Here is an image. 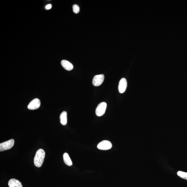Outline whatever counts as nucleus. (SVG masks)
<instances>
[{"label": "nucleus", "instance_id": "1", "mask_svg": "<svg viewBox=\"0 0 187 187\" xmlns=\"http://www.w3.org/2000/svg\"><path fill=\"white\" fill-rule=\"evenodd\" d=\"M45 152L43 149H38L36 153L34 158V162L35 165L38 167L42 166L45 157Z\"/></svg>", "mask_w": 187, "mask_h": 187}, {"label": "nucleus", "instance_id": "12", "mask_svg": "<svg viewBox=\"0 0 187 187\" xmlns=\"http://www.w3.org/2000/svg\"><path fill=\"white\" fill-rule=\"evenodd\" d=\"M177 174L181 178L186 179L187 180V173L182 171H179L177 173Z\"/></svg>", "mask_w": 187, "mask_h": 187}, {"label": "nucleus", "instance_id": "13", "mask_svg": "<svg viewBox=\"0 0 187 187\" xmlns=\"http://www.w3.org/2000/svg\"><path fill=\"white\" fill-rule=\"evenodd\" d=\"M72 9L73 11L75 13H78L80 11L79 7L77 4H75L73 5Z\"/></svg>", "mask_w": 187, "mask_h": 187}, {"label": "nucleus", "instance_id": "6", "mask_svg": "<svg viewBox=\"0 0 187 187\" xmlns=\"http://www.w3.org/2000/svg\"><path fill=\"white\" fill-rule=\"evenodd\" d=\"M41 102L38 99H35L32 101L28 104V108L29 110H35L40 107Z\"/></svg>", "mask_w": 187, "mask_h": 187}, {"label": "nucleus", "instance_id": "8", "mask_svg": "<svg viewBox=\"0 0 187 187\" xmlns=\"http://www.w3.org/2000/svg\"><path fill=\"white\" fill-rule=\"evenodd\" d=\"M61 65L64 68L68 71H70L74 68L73 65L72 63L66 60H62Z\"/></svg>", "mask_w": 187, "mask_h": 187}, {"label": "nucleus", "instance_id": "5", "mask_svg": "<svg viewBox=\"0 0 187 187\" xmlns=\"http://www.w3.org/2000/svg\"><path fill=\"white\" fill-rule=\"evenodd\" d=\"M104 79V76L103 74L96 75L93 78L92 83L94 86H99L102 84Z\"/></svg>", "mask_w": 187, "mask_h": 187}, {"label": "nucleus", "instance_id": "14", "mask_svg": "<svg viewBox=\"0 0 187 187\" xmlns=\"http://www.w3.org/2000/svg\"><path fill=\"white\" fill-rule=\"evenodd\" d=\"M52 4H48L45 7V8L47 10H49L52 8Z\"/></svg>", "mask_w": 187, "mask_h": 187}, {"label": "nucleus", "instance_id": "9", "mask_svg": "<svg viewBox=\"0 0 187 187\" xmlns=\"http://www.w3.org/2000/svg\"><path fill=\"white\" fill-rule=\"evenodd\" d=\"M9 187H23L20 181L15 179H11L8 182Z\"/></svg>", "mask_w": 187, "mask_h": 187}, {"label": "nucleus", "instance_id": "4", "mask_svg": "<svg viewBox=\"0 0 187 187\" xmlns=\"http://www.w3.org/2000/svg\"><path fill=\"white\" fill-rule=\"evenodd\" d=\"M112 145V143L108 140H103L99 143L97 147L99 149L108 150L111 149Z\"/></svg>", "mask_w": 187, "mask_h": 187}, {"label": "nucleus", "instance_id": "10", "mask_svg": "<svg viewBox=\"0 0 187 187\" xmlns=\"http://www.w3.org/2000/svg\"><path fill=\"white\" fill-rule=\"evenodd\" d=\"M60 123L63 125H66L67 122V113L66 112H63L61 114L60 116Z\"/></svg>", "mask_w": 187, "mask_h": 187}, {"label": "nucleus", "instance_id": "3", "mask_svg": "<svg viewBox=\"0 0 187 187\" xmlns=\"http://www.w3.org/2000/svg\"><path fill=\"white\" fill-rule=\"evenodd\" d=\"M107 105L105 102L99 104L96 109V115L98 116H102L105 113Z\"/></svg>", "mask_w": 187, "mask_h": 187}, {"label": "nucleus", "instance_id": "7", "mask_svg": "<svg viewBox=\"0 0 187 187\" xmlns=\"http://www.w3.org/2000/svg\"><path fill=\"white\" fill-rule=\"evenodd\" d=\"M127 86V80L122 78L120 80L118 86L119 91L120 93H123L125 92Z\"/></svg>", "mask_w": 187, "mask_h": 187}, {"label": "nucleus", "instance_id": "11", "mask_svg": "<svg viewBox=\"0 0 187 187\" xmlns=\"http://www.w3.org/2000/svg\"><path fill=\"white\" fill-rule=\"evenodd\" d=\"M63 158L65 163L68 166H71L72 164V162L70 159L69 155L67 153L65 152L63 155Z\"/></svg>", "mask_w": 187, "mask_h": 187}, {"label": "nucleus", "instance_id": "2", "mask_svg": "<svg viewBox=\"0 0 187 187\" xmlns=\"http://www.w3.org/2000/svg\"><path fill=\"white\" fill-rule=\"evenodd\" d=\"M15 141L11 139L0 144V151L1 152L10 149L13 147Z\"/></svg>", "mask_w": 187, "mask_h": 187}]
</instances>
